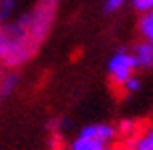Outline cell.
Returning a JSON list of instances; mask_svg holds the SVG:
<instances>
[{
    "mask_svg": "<svg viewBox=\"0 0 153 150\" xmlns=\"http://www.w3.org/2000/svg\"><path fill=\"white\" fill-rule=\"evenodd\" d=\"M53 150H61V148H53Z\"/></svg>",
    "mask_w": 153,
    "mask_h": 150,
    "instance_id": "cell-16",
    "label": "cell"
},
{
    "mask_svg": "<svg viewBox=\"0 0 153 150\" xmlns=\"http://www.w3.org/2000/svg\"><path fill=\"white\" fill-rule=\"evenodd\" d=\"M151 44H153V40H151Z\"/></svg>",
    "mask_w": 153,
    "mask_h": 150,
    "instance_id": "cell-18",
    "label": "cell"
},
{
    "mask_svg": "<svg viewBox=\"0 0 153 150\" xmlns=\"http://www.w3.org/2000/svg\"><path fill=\"white\" fill-rule=\"evenodd\" d=\"M79 136H85V138H91V140H97L101 144H111L117 138V128L111 126V124H89L81 130Z\"/></svg>",
    "mask_w": 153,
    "mask_h": 150,
    "instance_id": "cell-3",
    "label": "cell"
},
{
    "mask_svg": "<svg viewBox=\"0 0 153 150\" xmlns=\"http://www.w3.org/2000/svg\"><path fill=\"white\" fill-rule=\"evenodd\" d=\"M4 50H6V30H4V26L0 24V62H2Z\"/></svg>",
    "mask_w": 153,
    "mask_h": 150,
    "instance_id": "cell-14",
    "label": "cell"
},
{
    "mask_svg": "<svg viewBox=\"0 0 153 150\" xmlns=\"http://www.w3.org/2000/svg\"><path fill=\"white\" fill-rule=\"evenodd\" d=\"M18 82H20V74L16 70H6L2 76V82H0V96L4 98L8 94H12L14 88L18 86Z\"/></svg>",
    "mask_w": 153,
    "mask_h": 150,
    "instance_id": "cell-7",
    "label": "cell"
},
{
    "mask_svg": "<svg viewBox=\"0 0 153 150\" xmlns=\"http://www.w3.org/2000/svg\"><path fill=\"white\" fill-rule=\"evenodd\" d=\"M4 72H6V70H4V64L0 62V82H2V76H4Z\"/></svg>",
    "mask_w": 153,
    "mask_h": 150,
    "instance_id": "cell-15",
    "label": "cell"
},
{
    "mask_svg": "<svg viewBox=\"0 0 153 150\" xmlns=\"http://www.w3.org/2000/svg\"><path fill=\"white\" fill-rule=\"evenodd\" d=\"M139 86H141V82H139L137 76L133 74L131 78H127V82L121 86V90H125L127 94H133V92H137V90H139Z\"/></svg>",
    "mask_w": 153,
    "mask_h": 150,
    "instance_id": "cell-11",
    "label": "cell"
},
{
    "mask_svg": "<svg viewBox=\"0 0 153 150\" xmlns=\"http://www.w3.org/2000/svg\"><path fill=\"white\" fill-rule=\"evenodd\" d=\"M0 2H2V0H0Z\"/></svg>",
    "mask_w": 153,
    "mask_h": 150,
    "instance_id": "cell-19",
    "label": "cell"
},
{
    "mask_svg": "<svg viewBox=\"0 0 153 150\" xmlns=\"http://www.w3.org/2000/svg\"><path fill=\"white\" fill-rule=\"evenodd\" d=\"M135 68H137V60H135L133 52L117 50L107 64V72H109V78H111L113 86L121 88L123 84L127 82V78H131L135 74Z\"/></svg>",
    "mask_w": 153,
    "mask_h": 150,
    "instance_id": "cell-2",
    "label": "cell"
},
{
    "mask_svg": "<svg viewBox=\"0 0 153 150\" xmlns=\"http://www.w3.org/2000/svg\"><path fill=\"white\" fill-rule=\"evenodd\" d=\"M139 34L145 40H153V8L143 12L141 20H139Z\"/></svg>",
    "mask_w": 153,
    "mask_h": 150,
    "instance_id": "cell-8",
    "label": "cell"
},
{
    "mask_svg": "<svg viewBox=\"0 0 153 150\" xmlns=\"http://www.w3.org/2000/svg\"><path fill=\"white\" fill-rule=\"evenodd\" d=\"M117 134L125 136V138H133V136L137 134V124L133 120H121L119 126H117Z\"/></svg>",
    "mask_w": 153,
    "mask_h": 150,
    "instance_id": "cell-9",
    "label": "cell"
},
{
    "mask_svg": "<svg viewBox=\"0 0 153 150\" xmlns=\"http://www.w3.org/2000/svg\"><path fill=\"white\" fill-rule=\"evenodd\" d=\"M14 6H16V0H2L0 2V22H4L12 16Z\"/></svg>",
    "mask_w": 153,
    "mask_h": 150,
    "instance_id": "cell-10",
    "label": "cell"
},
{
    "mask_svg": "<svg viewBox=\"0 0 153 150\" xmlns=\"http://www.w3.org/2000/svg\"><path fill=\"white\" fill-rule=\"evenodd\" d=\"M133 56L137 60V68H153V44L151 40H143L135 46Z\"/></svg>",
    "mask_w": 153,
    "mask_h": 150,
    "instance_id": "cell-4",
    "label": "cell"
},
{
    "mask_svg": "<svg viewBox=\"0 0 153 150\" xmlns=\"http://www.w3.org/2000/svg\"><path fill=\"white\" fill-rule=\"evenodd\" d=\"M129 148L131 150H153V124L145 126L141 132L129 138Z\"/></svg>",
    "mask_w": 153,
    "mask_h": 150,
    "instance_id": "cell-5",
    "label": "cell"
},
{
    "mask_svg": "<svg viewBox=\"0 0 153 150\" xmlns=\"http://www.w3.org/2000/svg\"><path fill=\"white\" fill-rule=\"evenodd\" d=\"M71 150H121V148H117V146H107V144H101V142H97V140L79 136V138L73 140Z\"/></svg>",
    "mask_w": 153,
    "mask_h": 150,
    "instance_id": "cell-6",
    "label": "cell"
},
{
    "mask_svg": "<svg viewBox=\"0 0 153 150\" xmlns=\"http://www.w3.org/2000/svg\"><path fill=\"white\" fill-rule=\"evenodd\" d=\"M127 0H105V12H117Z\"/></svg>",
    "mask_w": 153,
    "mask_h": 150,
    "instance_id": "cell-13",
    "label": "cell"
},
{
    "mask_svg": "<svg viewBox=\"0 0 153 150\" xmlns=\"http://www.w3.org/2000/svg\"><path fill=\"white\" fill-rule=\"evenodd\" d=\"M131 4H133V8L137 10V12H147V10H151L153 8V0H131Z\"/></svg>",
    "mask_w": 153,
    "mask_h": 150,
    "instance_id": "cell-12",
    "label": "cell"
},
{
    "mask_svg": "<svg viewBox=\"0 0 153 150\" xmlns=\"http://www.w3.org/2000/svg\"><path fill=\"white\" fill-rule=\"evenodd\" d=\"M61 0H36L30 12L18 16L4 26L6 30V50L2 64L8 70H16L38 52L53 30L54 18Z\"/></svg>",
    "mask_w": 153,
    "mask_h": 150,
    "instance_id": "cell-1",
    "label": "cell"
},
{
    "mask_svg": "<svg viewBox=\"0 0 153 150\" xmlns=\"http://www.w3.org/2000/svg\"><path fill=\"white\" fill-rule=\"evenodd\" d=\"M0 100H2V96H0Z\"/></svg>",
    "mask_w": 153,
    "mask_h": 150,
    "instance_id": "cell-17",
    "label": "cell"
}]
</instances>
